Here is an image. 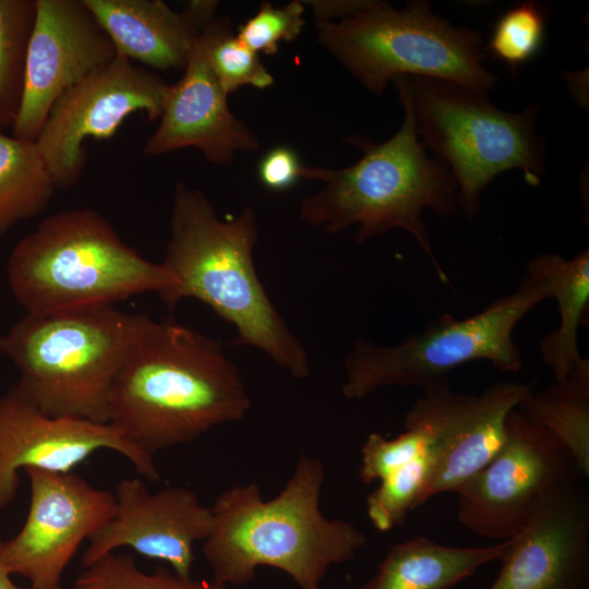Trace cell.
<instances>
[{"mask_svg":"<svg viewBox=\"0 0 589 589\" xmlns=\"http://www.w3.org/2000/svg\"><path fill=\"white\" fill-rule=\"evenodd\" d=\"M561 484L536 506L489 589H589V493Z\"/></svg>","mask_w":589,"mask_h":589,"instance_id":"17","label":"cell"},{"mask_svg":"<svg viewBox=\"0 0 589 589\" xmlns=\"http://www.w3.org/2000/svg\"><path fill=\"white\" fill-rule=\"evenodd\" d=\"M101 449L125 457L144 479L159 480L155 459L109 423L50 417L13 386L0 396V512L16 497L19 470L70 472Z\"/></svg>","mask_w":589,"mask_h":589,"instance_id":"15","label":"cell"},{"mask_svg":"<svg viewBox=\"0 0 589 589\" xmlns=\"http://www.w3.org/2000/svg\"><path fill=\"white\" fill-rule=\"evenodd\" d=\"M250 406L242 376L218 341L173 317L151 318L113 382L107 423L154 458L243 419Z\"/></svg>","mask_w":589,"mask_h":589,"instance_id":"1","label":"cell"},{"mask_svg":"<svg viewBox=\"0 0 589 589\" xmlns=\"http://www.w3.org/2000/svg\"><path fill=\"white\" fill-rule=\"evenodd\" d=\"M168 83L118 55L101 70L63 92L35 140L57 189L75 185L83 176L86 139H110L134 112L159 120Z\"/></svg>","mask_w":589,"mask_h":589,"instance_id":"11","label":"cell"},{"mask_svg":"<svg viewBox=\"0 0 589 589\" xmlns=\"http://www.w3.org/2000/svg\"><path fill=\"white\" fill-rule=\"evenodd\" d=\"M549 298L546 283L525 274L513 292L472 316L442 314L422 332L392 346L357 338L344 360L341 392L348 399H360L389 386L420 387L425 393L448 386L453 370L478 360L503 372H518L522 356L514 329Z\"/></svg>","mask_w":589,"mask_h":589,"instance_id":"9","label":"cell"},{"mask_svg":"<svg viewBox=\"0 0 589 589\" xmlns=\"http://www.w3.org/2000/svg\"><path fill=\"white\" fill-rule=\"evenodd\" d=\"M24 472L28 512L17 534L3 541V561L11 574L27 578L32 589H62V575L82 542L111 518L115 496L72 471Z\"/></svg>","mask_w":589,"mask_h":589,"instance_id":"12","label":"cell"},{"mask_svg":"<svg viewBox=\"0 0 589 589\" xmlns=\"http://www.w3.org/2000/svg\"><path fill=\"white\" fill-rule=\"evenodd\" d=\"M163 265L177 278L169 309L185 298L208 305L237 332L235 345L263 351L293 378L310 374L308 352L269 299L254 265L259 237L252 207L221 219L199 189H173Z\"/></svg>","mask_w":589,"mask_h":589,"instance_id":"3","label":"cell"},{"mask_svg":"<svg viewBox=\"0 0 589 589\" xmlns=\"http://www.w3.org/2000/svg\"><path fill=\"white\" fill-rule=\"evenodd\" d=\"M517 409L554 435L572 454L582 474L589 476V360L566 380L531 390Z\"/></svg>","mask_w":589,"mask_h":589,"instance_id":"22","label":"cell"},{"mask_svg":"<svg viewBox=\"0 0 589 589\" xmlns=\"http://www.w3.org/2000/svg\"><path fill=\"white\" fill-rule=\"evenodd\" d=\"M113 496L115 512L88 539L82 568L127 546L166 562L179 577H191L194 543L204 541L212 530L211 507L190 489L166 486L152 492L140 478L122 479Z\"/></svg>","mask_w":589,"mask_h":589,"instance_id":"16","label":"cell"},{"mask_svg":"<svg viewBox=\"0 0 589 589\" xmlns=\"http://www.w3.org/2000/svg\"><path fill=\"white\" fill-rule=\"evenodd\" d=\"M430 448L431 436L419 425H405V431L394 438L370 433L361 446L359 478L365 484L381 481Z\"/></svg>","mask_w":589,"mask_h":589,"instance_id":"29","label":"cell"},{"mask_svg":"<svg viewBox=\"0 0 589 589\" xmlns=\"http://www.w3.org/2000/svg\"><path fill=\"white\" fill-rule=\"evenodd\" d=\"M513 538L485 546H450L417 536L392 546L360 589H448L501 560Z\"/></svg>","mask_w":589,"mask_h":589,"instance_id":"20","label":"cell"},{"mask_svg":"<svg viewBox=\"0 0 589 589\" xmlns=\"http://www.w3.org/2000/svg\"><path fill=\"white\" fill-rule=\"evenodd\" d=\"M586 479L569 450L516 408L498 453L456 492L457 517L471 532L505 541L524 529L550 491Z\"/></svg>","mask_w":589,"mask_h":589,"instance_id":"10","label":"cell"},{"mask_svg":"<svg viewBox=\"0 0 589 589\" xmlns=\"http://www.w3.org/2000/svg\"><path fill=\"white\" fill-rule=\"evenodd\" d=\"M8 286L28 314L116 304L156 292L169 306L177 278L127 244L92 208L45 217L13 247Z\"/></svg>","mask_w":589,"mask_h":589,"instance_id":"5","label":"cell"},{"mask_svg":"<svg viewBox=\"0 0 589 589\" xmlns=\"http://www.w3.org/2000/svg\"><path fill=\"white\" fill-rule=\"evenodd\" d=\"M73 589H227V586L213 579L182 578L164 566L145 573L132 556L112 552L82 568Z\"/></svg>","mask_w":589,"mask_h":589,"instance_id":"26","label":"cell"},{"mask_svg":"<svg viewBox=\"0 0 589 589\" xmlns=\"http://www.w3.org/2000/svg\"><path fill=\"white\" fill-rule=\"evenodd\" d=\"M392 82L412 110L423 146L449 166L468 219L478 214L483 189L502 172L519 169L527 183L540 184L546 141L536 128L539 103L508 112L488 92L455 82L409 75Z\"/></svg>","mask_w":589,"mask_h":589,"instance_id":"7","label":"cell"},{"mask_svg":"<svg viewBox=\"0 0 589 589\" xmlns=\"http://www.w3.org/2000/svg\"><path fill=\"white\" fill-rule=\"evenodd\" d=\"M311 7L315 21H338L354 15L362 9L365 0H309L302 1Z\"/></svg>","mask_w":589,"mask_h":589,"instance_id":"32","label":"cell"},{"mask_svg":"<svg viewBox=\"0 0 589 589\" xmlns=\"http://www.w3.org/2000/svg\"><path fill=\"white\" fill-rule=\"evenodd\" d=\"M302 167L298 154L292 148L279 145L269 149L261 158L257 176L266 189L285 191L301 179Z\"/></svg>","mask_w":589,"mask_h":589,"instance_id":"31","label":"cell"},{"mask_svg":"<svg viewBox=\"0 0 589 589\" xmlns=\"http://www.w3.org/2000/svg\"><path fill=\"white\" fill-rule=\"evenodd\" d=\"M24 92L12 135L35 141L59 96L117 56L84 0H35Z\"/></svg>","mask_w":589,"mask_h":589,"instance_id":"14","label":"cell"},{"mask_svg":"<svg viewBox=\"0 0 589 589\" xmlns=\"http://www.w3.org/2000/svg\"><path fill=\"white\" fill-rule=\"evenodd\" d=\"M405 117L387 141L375 143L363 135L345 141L357 146L361 158L346 168L304 166L301 178L323 182L299 205L300 218L309 226L339 233L357 226V242L402 229L430 260L436 277L448 284L423 220L426 209L453 216L459 206L457 182L449 166L428 153L418 137L411 108L400 101Z\"/></svg>","mask_w":589,"mask_h":589,"instance_id":"4","label":"cell"},{"mask_svg":"<svg viewBox=\"0 0 589 589\" xmlns=\"http://www.w3.org/2000/svg\"><path fill=\"white\" fill-rule=\"evenodd\" d=\"M316 39L369 92L381 96L396 76H423L489 92L497 77L483 64L480 32L436 15L428 1L402 10L365 0L354 15L315 21Z\"/></svg>","mask_w":589,"mask_h":589,"instance_id":"8","label":"cell"},{"mask_svg":"<svg viewBox=\"0 0 589 589\" xmlns=\"http://www.w3.org/2000/svg\"><path fill=\"white\" fill-rule=\"evenodd\" d=\"M116 52L158 70H183L218 1L191 0L182 11L161 0H84Z\"/></svg>","mask_w":589,"mask_h":589,"instance_id":"19","label":"cell"},{"mask_svg":"<svg viewBox=\"0 0 589 589\" xmlns=\"http://www.w3.org/2000/svg\"><path fill=\"white\" fill-rule=\"evenodd\" d=\"M2 543L3 541L0 540V589H23L14 585V582L11 580L9 572L2 555ZM32 589V588H28Z\"/></svg>","mask_w":589,"mask_h":589,"instance_id":"33","label":"cell"},{"mask_svg":"<svg viewBox=\"0 0 589 589\" xmlns=\"http://www.w3.org/2000/svg\"><path fill=\"white\" fill-rule=\"evenodd\" d=\"M35 0H0V129L13 124L25 82Z\"/></svg>","mask_w":589,"mask_h":589,"instance_id":"24","label":"cell"},{"mask_svg":"<svg viewBox=\"0 0 589 589\" xmlns=\"http://www.w3.org/2000/svg\"><path fill=\"white\" fill-rule=\"evenodd\" d=\"M304 7L299 0L279 8L264 1L256 13L238 27L236 36L254 52L274 56L281 43H291L302 33Z\"/></svg>","mask_w":589,"mask_h":589,"instance_id":"30","label":"cell"},{"mask_svg":"<svg viewBox=\"0 0 589 589\" xmlns=\"http://www.w3.org/2000/svg\"><path fill=\"white\" fill-rule=\"evenodd\" d=\"M548 9L534 1H525L504 12L493 26L483 50L503 62L514 73L540 51L544 39Z\"/></svg>","mask_w":589,"mask_h":589,"instance_id":"27","label":"cell"},{"mask_svg":"<svg viewBox=\"0 0 589 589\" xmlns=\"http://www.w3.org/2000/svg\"><path fill=\"white\" fill-rule=\"evenodd\" d=\"M209 63L227 95L244 86L263 89L274 84V77L261 61L259 53L247 47L233 34L228 17L221 16L211 45Z\"/></svg>","mask_w":589,"mask_h":589,"instance_id":"28","label":"cell"},{"mask_svg":"<svg viewBox=\"0 0 589 589\" xmlns=\"http://www.w3.org/2000/svg\"><path fill=\"white\" fill-rule=\"evenodd\" d=\"M221 16L201 32L189 55L184 74L169 84L157 129L147 139L143 153L161 156L193 147L214 165L230 164L239 152L260 147L256 134L228 106V95L209 63V49Z\"/></svg>","mask_w":589,"mask_h":589,"instance_id":"18","label":"cell"},{"mask_svg":"<svg viewBox=\"0 0 589 589\" xmlns=\"http://www.w3.org/2000/svg\"><path fill=\"white\" fill-rule=\"evenodd\" d=\"M56 185L35 141L0 129V236L43 212Z\"/></svg>","mask_w":589,"mask_h":589,"instance_id":"23","label":"cell"},{"mask_svg":"<svg viewBox=\"0 0 589 589\" xmlns=\"http://www.w3.org/2000/svg\"><path fill=\"white\" fill-rule=\"evenodd\" d=\"M151 317L116 304L28 314L0 336L14 385L44 413L107 423L113 382Z\"/></svg>","mask_w":589,"mask_h":589,"instance_id":"6","label":"cell"},{"mask_svg":"<svg viewBox=\"0 0 589 589\" xmlns=\"http://www.w3.org/2000/svg\"><path fill=\"white\" fill-rule=\"evenodd\" d=\"M531 390L524 383L500 382L481 394L455 392L450 385L423 393L404 417V425L426 430L436 456L421 505L456 493L493 459L505 441L508 413Z\"/></svg>","mask_w":589,"mask_h":589,"instance_id":"13","label":"cell"},{"mask_svg":"<svg viewBox=\"0 0 589 589\" xmlns=\"http://www.w3.org/2000/svg\"><path fill=\"white\" fill-rule=\"evenodd\" d=\"M323 462L302 453L283 490L264 501L251 482L223 491L211 507L212 530L203 555L213 580L242 586L257 567L283 570L300 589H320L332 565L356 557L366 544L352 521L329 519L320 509Z\"/></svg>","mask_w":589,"mask_h":589,"instance_id":"2","label":"cell"},{"mask_svg":"<svg viewBox=\"0 0 589 589\" xmlns=\"http://www.w3.org/2000/svg\"><path fill=\"white\" fill-rule=\"evenodd\" d=\"M436 461L432 447L380 481L366 497V513L372 526L387 532L404 524L407 515L421 506Z\"/></svg>","mask_w":589,"mask_h":589,"instance_id":"25","label":"cell"},{"mask_svg":"<svg viewBox=\"0 0 589 589\" xmlns=\"http://www.w3.org/2000/svg\"><path fill=\"white\" fill-rule=\"evenodd\" d=\"M525 269L546 283L558 305L560 325L541 340L540 352L555 382H562L586 359L578 347V327L589 305V250L570 259L543 253L530 259Z\"/></svg>","mask_w":589,"mask_h":589,"instance_id":"21","label":"cell"}]
</instances>
